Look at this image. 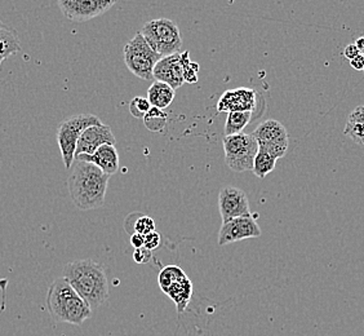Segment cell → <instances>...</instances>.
Masks as SVG:
<instances>
[{"instance_id": "6da1fadb", "label": "cell", "mask_w": 364, "mask_h": 336, "mask_svg": "<svg viewBox=\"0 0 364 336\" xmlns=\"http://www.w3.org/2000/svg\"><path fill=\"white\" fill-rule=\"evenodd\" d=\"M67 179V189L76 209L90 211L102 207L110 176L96 165L74 159Z\"/></svg>"}, {"instance_id": "7a4b0ae2", "label": "cell", "mask_w": 364, "mask_h": 336, "mask_svg": "<svg viewBox=\"0 0 364 336\" xmlns=\"http://www.w3.org/2000/svg\"><path fill=\"white\" fill-rule=\"evenodd\" d=\"M64 278L92 309L102 306L109 298L107 276L98 262L90 259L69 262L64 268Z\"/></svg>"}, {"instance_id": "3957f363", "label": "cell", "mask_w": 364, "mask_h": 336, "mask_svg": "<svg viewBox=\"0 0 364 336\" xmlns=\"http://www.w3.org/2000/svg\"><path fill=\"white\" fill-rule=\"evenodd\" d=\"M47 311L53 321L81 326L92 317V308L64 277L53 281L47 292Z\"/></svg>"}, {"instance_id": "277c9868", "label": "cell", "mask_w": 364, "mask_h": 336, "mask_svg": "<svg viewBox=\"0 0 364 336\" xmlns=\"http://www.w3.org/2000/svg\"><path fill=\"white\" fill-rule=\"evenodd\" d=\"M142 37L162 57L179 53L182 47V35L177 23L170 18H156L142 26Z\"/></svg>"}, {"instance_id": "5b68a950", "label": "cell", "mask_w": 364, "mask_h": 336, "mask_svg": "<svg viewBox=\"0 0 364 336\" xmlns=\"http://www.w3.org/2000/svg\"><path fill=\"white\" fill-rule=\"evenodd\" d=\"M100 124H102V122L93 114H75L61 122L57 128V144L66 170H70L74 163L76 144L84 129Z\"/></svg>"}, {"instance_id": "8992f818", "label": "cell", "mask_w": 364, "mask_h": 336, "mask_svg": "<svg viewBox=\"0 0 364 336\" xmlns=\"http://www.w3.org/2000/svg\"><path fill=\"white\" fill-rule=\"evenodd\" d=\"M123 54L128 70L142 81H151L154 78V67L162 59V56L158 54L142 37L141 33H137L127 43Z\"/></svg>"}, {"instance_id": "52a82bcc", "label": "cell", "mask_w": 364, "mask_h": 336, "mask_svg": "<svg viewBox=\"0 0 364 336\" xmlns=\"http://www.w3.org/2000/svg\"><path fill=\"white\" fill-rule=\"evenodd\" d=\"M225 163L234 172L252 171L253 161L259 151V144L252 134L225 136L223 140Z\"/></svg>"}, {"instance_id": "ba28073f", "label": "cell", "mask_w": 364, "mask_h": 336, "mask_svg": "<svg viewBox=\"0 0 364 336\" xmlns=\"http://www.w3.org/2000/svg\"><path fill=\"white\" fill-rule=\"evenodd\" d=\"M252 136L259 144V149L266 151L275 159L284 157L288 150V132L278 120H268L262 122L253 131Z\"/></svg>"}, {"instance_id": "9c48e42d", "label": "cell", "mask_w": 364, "mask_h": 336, "mask_svg": "<svg viewBox=\"0 0 364 336\" xmlns=\"http://www.w3.org/2000/svg\"><path fill=\"white\" fill-rule=\"evenodd\" d=\"M118 0H59L64 16L74 23H86L106 13Z\"/></svg>"}, {"instance_id": "30bf717a", "label": "cell", "mask_w": 364, "mask_h": 336, "mask_svg": "<svg viewBox=\"0 0 364 336\" xmlns=\"http://www.w3.org/2000/svg\"><path fill=\"white\" fill-rule=\"evenodd\" d=\"M218 209L223 223H228L235 217L251 216L248 197L237 187H223L218 195Z\"/></svg>"}, {"instance_id": "8fae6325", "label": "cell", "mask_w": 364, "mask_h": 336, "mask_svg": "<svg viewBox=\"0 0 364 336\" xmlns=\"http://www.w3.org/2000/svg\"><path fill=\"white\" fill-rule=\"evenodd\" d=\"M261 236V228L251 216H240L223 223L218 232V245L226 246L245 239L257 238Z\"/></svg>"}, {"instance_id": "7c38bea8", "label": "cell", "mask_w": 364, "mask_h": 336, "mask_svg": "<svg viewBox=\"0 0 364 336\" xmlns=\"http://www.w3.org/2000/svg\"><path fill=\"white\" fill-rule=\"evenodd\" d=\"M115 142H117L115 136L109 126H106L104 123L100 126H90L87 129H84V132L81 134L76 144L75 157L82 154L92 156L100 146H102L105 144L115 145Z\"/></svg>"}, {"instance_id": "4fadbf2b", "label": "cell", "mask_w": 364, "mask_h": 336, "mask_svg": "<svg viewBox=\"0 0 364 336\" xmlns=\"http://www.w3.org/2000/svg\"><path fill=\"white\" fill-rule=\"evenodd\" d=\"M153 76L159 82L167 83L176 91L185 83L184 69L181 64V52L164 56L156 62Z\"/></svg>"}, {"instance_id": "5bb4252c", "label": "cell", "mask_w": 364, "mask_h": 336, "mask_svg": "<svg viewBox=\"0 0 364 336\" xmlns=\"http://www.w3.org/2000/svg\"><path fill=\"white\" fill-rule=\"evenodd\" d=\"M256 91L239 87L223 92L217 103L218 112H252L256 106Z\"/></svg>"}, {"instance_id": "9a60e30c", "label": "cell", "mask_w": 364, "mask_h": 336, "mask_svg": "<svg viewBox=\"0 0 364 336\" xmlns=\"http://www.w3.org/2000/svg\"><path fill=\"white\" fill-rule=\"evenodd\" d=\"M75 159L93 163L109 176L119 171V154L115 145H110V144H105L102 146H100L92 156L82 154L75 157Z\"/></svg>"}, {"instance_id": "2e32d148", "label": "cell", "mask_w": 364, "mask_h": 336, "mask_svg": "<svg viewBox=\"0 0 364 336\" xmlns=\"http://www.w3.org/2000/svg\"><path fill=\"white\" fill-rule=\"evenodd\" d=\"M164 294L175 303L177 313L182 314L193 296V282L189 279V277H184L176 284H172Z\"/></svg>"}, {"instance_id": "e0dca14e", "label": "cell", "mask_w": 364, "mask_h": 336, "mask_svg": "<svg viewBox=\"0 0 364 336\" xmlns=\"http://www.w3.org/2000/svg\"><path fill=\"white\" fill-rule=\"evenodd\" d=\"M21 51V42L17 31L0 21V69L1 64Z\"/></svg>"}, {"instance_id": "ac0fdd59", "label": "cell", "mask_w": 364, "mask_h": 336, "mask_svg": "<svg viewBox=\"0 0 364 336\" xmlns=\"http://www.w3.org/2000/svg\"><path fill=\"white\" fill-rule=\"evenodd\" d=\"M176 92L172 88L171 86H168L167 83L159 82L155 81L150 86L148 90V100L153 108L158 109H167L175 100Z\"/></svg>"}, {"instance_id": "d6986e66", "label": "cell", "mask_w": 364, "mask_h": 336, "mask_svg": "<svg viewBox=\"0 0 364 336\" xmlns=\"http://www.w3.org/2000/svg\"><path fill=\"white\" fill-rule=\"evenodd\" d=\"M344 134L358 145H364V105L357 106L350 112Z\"/></svg>"}, {"instance_id": "ffe728a7", "label": "cell", "mask_w": 364, "mask_h": 336, "mask_svg": "<svg viewBox=\"0 0 364 336\" xmlns=\"http://www.w3.org/2000/svg\"><path fill=\"white\" fill-rule=\"evenodd\" d=\"M252 118V112H228V118L225 122V136L242 134L245 128L249 124Z\"/></svg>"}, {"instance_id": "44dd1931", "label": "cell", "mask_w": 364, "mask_h": 336, "mask_svg": "<svg viewBox=\"0 0 364 336\" xmlns=\"http://www.w3.org/2000/svg\"><path fill=\"white\" fill-rule=\"evenodd\" d=\"M276 159L274 157H271L266 151L259 149L253 161L252 172L259 179H265L270 172L274 171Z\"/></svg>"}, {"instance_id": "7402d4cb", "label": "cell", "mask_w": 364, "mask_h": 336, "mask_svg": "<svg viewBox=\"0 0 364 336\" xmlns=\"http://www.w3.org/2000/svg\"><path fill=\"white\" fill-rule=\"evenodd\" d=\"M186 277L184 269L180 268L177 265H167L164 267L158 276V284L162 291L165 292L172 284H176L181 278Z\"/></svg>"}, {"instance_id": "603a6c76", "label": "cell", "mask_w": 364, "mask_h": 336, "mask_svg": "<svg viewBox=\"0 0 364 336\" xmlns=\"http://www.w3.org/2000/svg\"><path fill=\"white\" fill-rule=\"evenodd\" d=\"M142 120H143L145 127L148 128L149 131L160 132V131H163V128L165 127V124L168 122V114L162 109L151 106V109Z\"/></svg>"}, {"instance_id": "cb8c5ba5", "label": "cell", "mask_w": 364, "mask_h": 336, "mask_svg": "<svg viewBox=\"0 0 364 336\" xmlns=\"http://www.w3.org/2000/svg\"><path fill=\"white\" fill-rule=\"evenodd\" d=\"M181 64L184 69V75H185V83L198 82V75H199V65L196 62L190 60V53L189 51L181 53Z\"/></svg>"}, {"instance_id": "d4e9b609", "label": "cell", "mask_w": 364, "mask_h": 336, "mask_svg": "<svg viewBox=\"0 0 364 336\" xmlns=\"http://www.w3.org/2000/svg\"><path fill=\"white\" fill-rule=\"evenodd\" d=\"M151 109V104H150L148 98H142V96H136L132 98V101L129 103V112L134 115V118L141 120L143 118L148 112Z\"/></svg>"}, {"instance_id": "484cf974", "label": "cell", "mask_w": 364, "mask_h": 336, "mask_svg": "<svg viewBox=\"0 0 364 336\" xmlns=\"http://www.w3.org/2000/svg\"><path fill=\"white\" fill-rule=\"evenodd\" d=\"M155 232V221L150 216H140L134 223V233L141 236H148L149 233Z\"/></svg>"}, {"instance_id": "4316f807", "label": "cell", "mask_w": 364, "mask_h": 336, "mask_svg": "<svg viewBox=\"0 0 364 336\" xmlns=\"http://www.w3.org/2000/svg\"><path fill=\"white\" fill-rule=\"evenodd\" d=\"M153 251L148 250L146 247H141V248H136L134 253V260L137 264H148L151 260V254Z\"/></svg>"}, {"instance_id": "83f0119b", "label": "cell", "mask_w": 364, "mask_h": 336, "mask_svg": "<svg viewBox=\"0 0 364 336\" xmlns=\"http://www.w3.org/2000/svg\"><path fill=\"white\" fill-rule=\"evenodd\" d=\"M160 243H162V237L156 231L145 236V246L143 247H146L150 251L156 250L158 247L160 246Z\"/></svg>"}, {"instance_id": "f1b7e54d", "label": "cell", "mask_w": 364, "mask_h": 336, "mask_svg": "<svg viewBox=\"0 0 364 336\" xmlns=\"http://www.w3.org/2000/svg\"><path fill=\"white\" fill-rule=\"evenodd\" d=\"M129 242L134 246V250L136 248H141V247L145 246V236H141L139 233H134L131 236V238H129Z\"/></svg>"}, {"instance_id": "f546056e", "label": "cell", "mask_w": 364, "mask_h": 336, "mask_svg": "<svg viewBox=\"0 0 364 336\" xmlns=\"http://www.w3.org/2000/svg\"><path fill=\"white\" fill-rule=\"evenodd\" d=\"M359 54H360V53L358 51L356 45H346V48L344 50V56H345L346 60L351 61L353 59H356L357 56H359Z\"/></svg>"}, {"instance_id": "4dcf8cb0", "label": "cell", "mask_w": 364, "mask_h": 336, "mask_svg": "<svg viewBox=\"0 0 364 336\" xmlns=\"http://www.w3.org/2000/svg\"><path fill=\"white\" fill-rule=\"evenodd\" d=\"M350 65L354 67L358 71H364V56L363 54H359L356 59L350 61Z\"/></svg>"}, {"instance_id": "1f68e13d", "label": "cell", "mask_w": 364, "mask_h": 336, "mask_svg": "<svg viewBox=\"0 0 364 336\" xmlns=\"http://www.w3.org/2000/svg\"><path fill=\"white\" fill-rule=\"evenodd\" d=\"M354 45H356V47H357L359 53H360V54H363L364 56V37H358Z\"/></svg>"}]
</instances>
